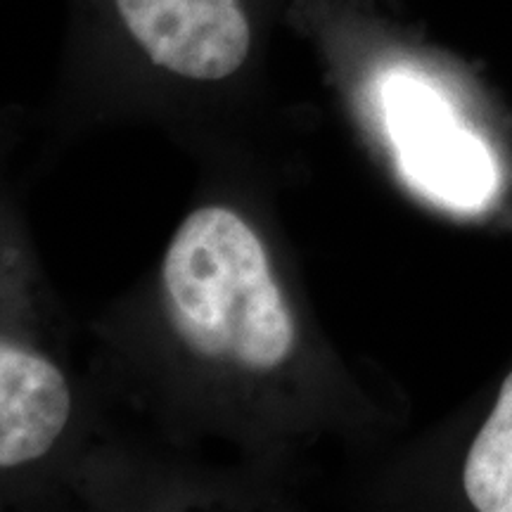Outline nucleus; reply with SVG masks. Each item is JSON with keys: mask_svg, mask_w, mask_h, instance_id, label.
Wrapping results in <instances>:
<instances>
[{"mask_svg": "<svg viewBox=\"0 0 512 512\" xmlns=\"http://www.w3.org/2000/svg\"><path fill=\"white\" fill-rule=\"evenodd\" d=\"M69 413L72 396L60 370L0 339V470L46 456Z\"/></svg>", "mask_w": 512, "mask_h": 512, "instance_id": "obj_4", "label": "nucleus"}, {"mask_svg": "<svg viewBox=\"0 0 512 512\" xmlns=\"http://www.w3.org/2000/svg\"><path fill=\"white\" fill-rule=\"evenodd\" d=\"M169 316L190 349L271 370L292 354L294 328L259 235L226 207L192 211L164 256Z\"/></svg>", "mask_w": 512, "mask_h": 512, "instance_id": "obj_1", "label": "nucleus"}, {"mask_svg": "<svg viewBox=\"0 0 512 512\" xmlns=\"http://www.w3.org/2000/svg\"><path fill=\"white\" fill-rule=\"evenodd\" d=\"M465 491L482 512H512V373L465 463Z\"/></svg>", "mask_w": 512, "mask_h": 512, "instance_id": "obj_5", "label": "nucleus"}, {"mask_svg": "<svg viewBox=\"0 0 512 512\" xmlns=\"http://www.w3.org/2000/svg\"><path fill=\"white\" fill-rule=\"evenodd\" d=\"M126 29L169 72L219 81L247 60L249 22L238 0H117Z\"/></svg>", "mask_w": 512, "mask_h": 512, "instance_id": "obj_3", "label": "nucleus"}, {"mask_svg": "<svg viewBox=\"0 0 512 512\" xmlns=\"http://www.w3.org/2000/svg\"><path fill=\"white\" fill-rule=\"evenodd\" d=\"M384 119L413 188L441 207L477 214L494 202L501 171L494 150L460 124L441 95L413 76H392L382 88Z\"/></svg>", "mask_w": 512, "mask_h": 512, "instance_id": "obj_2", "label": "nucleus"}]
</instances>
